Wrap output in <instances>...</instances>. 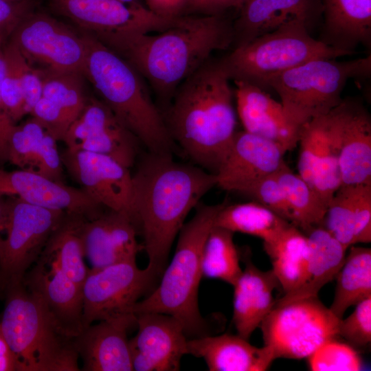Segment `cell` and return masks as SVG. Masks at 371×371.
<instances>
[{
	"instance_id": "6da1fadb",
	"label": "cell",
	"mask_w": 371,
	"mask_h": 371,
	"mask_svg": "<svg viewBox=\"0 0 371 371\" xmlns=\"http://www.w3.org/2000/svg\"><path fill=\"white\" fill-rule=\"evenodd\" d=\"M97 38L139 72L161 111L178 86L214 51L232 46L233 22L224 14L187 15L157 34L124 32Z\"/></svg>"
},
{
	"instance_id": "7a4b0ae2",
	"label": "cell",
	"mask_w": 371,
	"mask_h": 371,
	"mask_svg": "<svg viewBox=\"0 0 371 371\" xmlns=\"http://www.w3.org/2000/svg\"><path fill=\"white\" fill-rule=\"evenodd\" d=\"M133 179L135 224L144 238L148 266L160 276L186 218L217 186L216 175L198 166L177 162L172 155L148 152Z\"/></svg>"
},
{
	"instance_id": "3957f363",
	"label": "cell",
	"mask_w": 371,
	"mask_h": 371,
	"mask_svg": "<svg viewBox=\"0 0 371 371\" xmlns=\"http://www.w3.org/2000/svg\"><path fill=\"white\" fill-rule=\"evenodd\" d=\"M229 81L218 59L211 57L178 86L161 111L176 145L214 175L237 132Z\"/></svg>"
},
{
	"instance_id": "277c9868",
	"label": "cell",
	"mask_w": 371,
	"mask_h": 371,
	"mask_svg": "<svg viewBox=\"0 0 371 371\" xmlns=\"http://www.w3.org/2000/svg\"><path fill=\"white\" fill-rule=\"evenodd\" d=\"M87 47L83 76L101 100L149 153L172 155L176 144L149 87L124 58L94 36L81 31Z\"/></svg>"
},
{
	"instance_id": "5b68a950",
	"label": "cell",
	"mask_w": 371,
	"mask_h": 371,
	"mask_svg": "<svg viewBox=\"0 0 371 371\" xmlns=\"http://www.w3.org/2000/svg\"><path fill=\"white\" fill-rule=\"evenodd\" d=\"M225 203L198 204L194 215L184 223L173 258L164 269L159 285L142 301L133 313H158L171 315L181 324L187 338L208 335V324L198 305V291L203 277L201 257L215 218Z\"/></svg>"
},
{
	"instance_id": "8992f818",
	"label": "cell",
	"mask_w": 371,
	"mask_h": 371,
	"mask_svg": "<svg viewBox=\"0 0 371 371\" xmlns=\"http://www.w3.org/2000/svg\"><path fill=\"white\" fill-rule=\"evenodd\" d=\"M0 328L19 371H78L75 338L54 322L39 297L23 283L5 293Z\"/></svg>"
},
{
	"instance_id": "52a82bcc",
	"label": "cell",
	"mask_w": 371,
	"mask_h": 371,
	"mask_svg": "<svg viewBox=\"0 0 371 371\" xmlns=\"http://www.w3.org/2000/svg\"><path fill=\"white\" fill-rule=\"evenodd\" d=\"M308 23L295 18L248 43L232 49L218 61L229 78L265 88L271 77L318 58L350 55L313 38Z\"/></svg>"
},
{
	"instance_id": "ba28073f",
	"label": "cell",
	"mask_w": 371,
	"mask_h": 371,
	"mask_svg": "<svg viewBox=\"0 0 371 371\" xmlns=\"http://www.w3.org/2000/svg\"><path fill=\"white\" fill-rule=\"evenodd\" d=\"M370 55L347 61L318 58L269 78L265 88L280 96L285 115L297 129L324 115L343 100L341 93L350 78L370 76Z\"/></svg>"
},
{
	"instance_id": "9c48e42d",
	"label": "cell",
	"mask_w": 371,
	"mask_h": 371,
	"mask_svg": "<svg viewBox=\"0 0 371 371\" xmlns=\"http://www.w3.org/2000/svg\"><path fill=\"white\" fill-rule=\"evenodd\" d=\"M339 320L318 297H311L273 306L260 327L275 359H301L339 337Z\"/></svg>"
},
{
	"instance_id": "30bf717a",
	"label": "cell",
	"mask_w": 371,
	"mask_h": 371,
	"mask_svg": "<svg viewBox=\"0 0 371 371\" xmlns=\"http://www.w3.org/2000/svg\"><path fill=\"white\" fill-rule=\"evenodd\" d=\"M5 236L0 241V297L23 281L65 212L8 196Z\"/></svg>"
},
{
	"instance_id": "8fae6325",
	"label": "cell",
	"mask_w": 371,
	"mask_h": 371,
	"mask_svg": "<svg viewBox=\"0 0 371 371\" xmlns=\"http://www.w3.org/2000/svg\"><path fill=\"white\" fill-rule=\"evenodd\" d=\"M157 276L148 266L139 269L136 261L89 269L82 284L84 328L95 322L135 316V305Z\"/></svg>"
},
{
	"instance_id": "7c38bea8",
	"label": "cell",
	"mask_w": 371,
	"mask_h": 371,
	"mask_svg": "<svg viewBox=\"0 0 371 371\" xmlns=\"http://www.w3.org/2000/svg\"><path fill=\"white\" fill-rule=\"evenodd\" d=\"M8 41L36 69L83 75L87 47L82 34L47 14L30 12Z\"/></svg>"
},
{
	"instance_id": "4fadbf2b",
	"label": "cell",
	"mask_w": 371,
	"mask_h": 371,
	"mask_svg": "<svg viewBox=\"0 0 371 371\" xmlns=\"http://www.w3.org/2000/svg\"><path fill=\"white\" fill-rule=\"evenodd\" d=\"M60 157L69 175L95 203L128 215L135 224L130 168L109 156L82 150L67 148Z\"/></svg>"
},
{
	"instance_id": "5bb4252c",
	"label": "cell",
	"mask_w": 371,
	"mask_h": 371,
	"mask_svg": "<svg viewBox=\"0 0 371 371\" xmlns=\"http://www.w3.org/2000/svg\"><path fill=\"white\" fill-rule=\"evenodd\" d=\"M51 8L68 18L83 32L95 37L123 32H161L176 25L179 18L160 17L139 3L117 0H48Z\"/></svg>"
},
{
	"instance_id": "9a60e30c",
	"label": "cell",
	"mask_w": 371,
	"mask_h": 371,
	"mask_svg": "<svg viewBox=\"0 0 371 371\" xmlns=\"http://www.w3.org/2000/svg\"><path fill=\"white\" fill-rule=\"evenodd\" d=\"M67 148L105 155L131 168L139 153L138 138L102 100L89 98L63 141Z\"/></svg>"
},
{
	"instance_id": "2e32d148",
	"label": "cell",
	"mask_w": 371,
	"mask_h": 371,
	"mask_svg": "<svg viewBox=\"0 0 371 371\" xmlns=\"http://www.w3.org/2000/svg\"><path fill=\"white\" fill-rule=\"evenodd\" d=\"M138 331L129 340L133 370L177 371L187 354L188 338L174 317L158 313L135 314Z\"/></svg>"
},
{
	"instance_id": "e0dca14e",
	"label": "cell",
	"mask_w": 371,
	"mask_h": 371,
	"mask_svg": "<svg viewBox=\"0 0 371 371\" xmlns=\"http://www.w3.org/2000/svg\"><path fill=\"white\" fill-rule=\"evenodd\" d=\"M14 196L32 205L65 212L87 221L106 209L80 188L69 186L38 174L19 169H0V196Z\"/></svg>"
},
{
	"instance_id": "ac0fdd59",
	"label": "cell",
	"mask_w": 371,
	"mask_h": 371,
	"mask_svg": "<svg viewBox=\"0 0 371 371\" xmlns=\"http://www.w3.org/2000/svg\"><path fill=\"white\" fill-rule=\"evenodd\" d=\"M286 150L278 143L237 131L217 173V186L235 191L259 178L273 175L286 163Z\"/></svg>"
},
{
	"instance_id": "d6986e66",
	"label": "cell",
	"mask_w": 371,
	"mask_h": 371,
	"mask_svg": "<svg viewBox=\"0 0 371 371\" xmlns=\"http://www.w3.org/2000/svg\"><path fill=\"white\" fill-rule=\"evenodd\" d=\"M339 135L341 185L371 184V118L355 98L343 99L331 110Z\"/></svg>"
},
{
	"instance_id": "ffe728a7",
	"label": "cell",
	"mask_w": 371,
	"mask_h": 371,
	"mask_svg": "<svg viewBox=\"0 0 371 371\" xmlns=\"http://www.w3.org/2000/svg\"><path fill=\"white\" fill-rule=\"evenodd\" d=\"M23 283L34 291L57 326L75 338L83 330L82 287L56 265L38 260Z\"/></svg>"
},
{
	"instance_id": "44dd1931",
	"label": "cell",
	"mask_w": 371,
	"mask_h": 371,
	"mask_svg": "<svg viewBox=\"0 0 371 371\" xmlns=\"http://www.w3.org/2000/svg\"><path fill=\"white\" fill-rule=\"evenodd\" d=\"M138 229L127 214L105 210L98 217L85 221L82 227L85 258L92 269L136 261L144 249L137 240Z\"/></svg>"
},
{
	"instance_id": "7402d4cb",
	"label": "cell",
	"mask_w": 371,
	"mask_h": 371,
	"mask_svg": "<svg viewBox=\"0 0 371 371\" xmlns=\"http://www.w3.org/2000/svg\"><path fill=\"white\" fill-rule=\"evenodd\" d=\"M233 81L236 111L244 131L275 142L286 152L296 147L300 130L289 122L282 104L256 85Z\"/></svg>"
},
{
	"instance_id": "603a6c76",
	"label": "cell",
	"mask_w": 371,
	"mask_h": 371,
	"mask_svg": "<svg viewBox=\"0 0 371 371\" xmlns=\"http://www.w3.org/2000/svg\"><path fill=\"white\" fill-rule=\"evenodd\" d=\"M135 323L129 316L99 321L85 328L75 337V346L84 371H132L127 331Z\"/></svg>"
},
{
	"instance_id": "cb8c5ba5",
	"label": "cell",
	"mask_w": 371,
	"mask_h": 371,
	"mask_svg": "<svg viewBox=\"0 0 371 371\" xmlns=\"http://www.w3.org/2000/svg\"><path fill=\"white\" fill-rule=\"evenodd\" d=\"M186 348L187 354L202 358L210 371H265L275 360L268 346H253L238 334L189 339Z\"/></svg>"
},
{
	"instance_id": "d4e9b609",
	"label": "cell",
	"mask_w": 371,
	"mask_h": 371,
	"mask_svg": "<svg viewBox=\"0 0 371 371\" xmlns=\"http://www.w3.org/2000/svg\"><path fill=\"white\" fill-rule=\"evenodd\" d=\"M305 234L309 250L302 279L296 288L276 300L273 306L318 297L320 290L335 279L343 265L347 249L322 225L311 228Z\"/></svg>"
},
{
	"instance_id": "484cf974",
	"label": "cell",
	"mask_w": 371,
	"mask_h": 371,
	"mask_svg": "<svg viewBox=\"0 0 371 371\" xmlns=\"http://www.w3.org/2000/svg\"><path fill=\"white\" fill-rule=\"evenodd\" d=\"M279 282L272 269L262 271L246 258L234 286L233 322L238 335L248 339L273 308V290Z\"/></svg>"
},
{
	"instance_id": "4316f807",
	"label": "cell",
	"mask_w": 371,
	"mask_h": 371,
	"mask_svg": "<svg viewBox=\"0 0 371 371\" xmlns=\"http://www.w3.org/2000/svg\"><path fill=\"white\" fill-rule=\"evenodd\" d=\"M320 41L350 55L359 45L370 47L371 0H322Z\"/></svg>"
},
{
	"instance_id": "83f0119b",
	"label": "cell",
	"mask_w": 371,
	"mask_h": 371,
	"mask_svg": "<svg viewBox=\"0 0 371 371\" xmlns=\"http://www.w3.org/2000/svg\"><path fill=\"white\" fill-rule=\"evenodd\" d=\"M313 0H249L233 22V48L270 32L287 21L298 18L308 23L313 13Z\"/></svg>"
},
{
	"instance_id": "f1b7e54d",
	"label": "cell",
	"mask_w": 371,
	"mask_h": 371,
	"mask_svg": "<svg viewBox=\"0 0 371 371\" xmlns=\"http://www.w3.org/2000/svg\"><path fill=\"white\" fill-rule=\"evenodd\" d=\"M85 218L65 214L52 233L38 260L58 267L69 278L82 287L89 268L85 262L81 230Z\"/></svg>"
},
{
	"instance_id": "f546056e",
	"label": "cell",
	"mask_w": 371,
	"mask_h": 371,
	"mask_svg": "<svg viewBox=\"0 0 371 371\" xmlns=\"http://www.w3.org/2000/svg\"><path fill=\"white\" fill-rule=\"evenodd\" d=\"M291 225L293 224L257 201L232 205L225 203L214 224L234 233L258 237L263 240L264 245L276 242Z\"/></svg>"
},
{
	"instance_id": "4dcf8cb0",
	"label": "cell",
	"mask_w": 371,
	"mask_h": 371,
	"mask_svg": "<svg viewBox=\"0 0 371 371\" xmlns=\"http://www.w3.org/2000/svg\"><path fill=\"white\" fill-rule=\"evenodd\" d=\"M336 276L333 302L329 307L339 319L346 310L371 297V249L350 246Z\"/></svg>"
},
{
	"instance_id": "1f68e13d",
	"label": "cell",
	"mask_w": 371,
	"mask_h": 371,
	"mask_svg": "<svg viewBox=\"0 0 371 371\" xmlns=\"http://www.w3.org/2000/svg\"><path fill=\"white\" fill-rule=\"evenodd\" d=\"M271 259L272 270L284 294L299 284L308 256L306 235L291 225L272 244L264 245Z\"/></svg>"
},
{
	"instance_id": "d6a6232c",
	"label": "cell",
	"mask_w": 371,
	"mask_h": 371,
	"mask_svg": "<svg viewBox=\"0 0 371 371\" xmlns=\"http://www.w3.org/2000/svg\"><path fill=\"white\" fill-rule=\"evenodd\" d=\"M293 216V225L305 233L322 225L327 205L313 188L285 164L275 173Z\"/></svg>"
},
{
	"instance_id": "836d02e7",
	"label": "cell",
	"mask_w": 371,
	"mask_h": 371,
	"mask_svg": "<svg viewBox=\"0 0 371 371\" xmlns=\"http://www.w3.org/2000/svg\"><path fill=\"white\" fill-rule=\"evenodd\" d=\"M234 232L213 226L206 240L202 257L203 277L216 278L234 286L242 274Z\"/></svg>"
},
{
	"instance_id": "e575fe53",
	"label": "cell",
	"mask_w": 371,
	"mask_h": 371,
	"mask_svg": "<svg viewBox=\"0 0 371 371\" xmlns=\"http://www.w3.org/2000/svg\"><path fill=\"white\" fill-rule=\"evenodd\" d=\"M48 131L34 117L14 124L5 142L6 160L20 169L36 173Z\"/></svg>"
},
{
	"instance_id": "d590c367",
	"label": "cell",
	"mask_w": 371,
	"mask_h": 371,
	"mask_svg": "<svg viewBox=\"0 0 371 371\" xmlns=\"http://www.w3.org/2000/svg\"><path fill=\"white\" fill-rule=\"evenodd\" d=\"M326 134L315 167L312 187L323 201L328 203L341 186L339 170V135L330 111L324 115Z\"/></svg>"
},
{
	"instance_id": "8d00e7d4",
	"label": "cell",
	"mask_w": 371,
	"mask_h": 371,
	"mask_svg": "<svg viewBox=\"0 0 371 371\" xmlns=\"http://www.w3.org/2000/svg\"><path fill=\"white\" fill-rule=\"evenodd\" d=\"M38 70V69H37ZM43 85V96L56 102L72 122L79 116L88 98L82 74L38 70Z\"/></svg>"
},
{
	"instance_id": "74e56055",
	"label": "cell",
	"mask_w": 371,
	"mask_h": 371,
	"mask_svg": "<svg viewBox=\"0 0 371 371\" xmlns=\"http://www.w3.org/2000/svg\"><path fill=\"white\" fill-rule=\"evenodd\" d=\"M357 185H341L329 201L322 225L347 249L354 245Z\"/></svg>"
},
{
	"instance_id": "f35d334b",
	"label": "cell",
	"mask_w": 371,
	"mask_h": 371,
	"mask_svg": "<svg viewBox=\"0 0 371 371\" xmlns=\"http://www.w3.org/2000/svg\"><path fill=\"white\" fill-rule=\"evenodd\" d=\"M306 359L312 371H359L363 368L358 351L337 338L326 341Z\"/></svg>"
},
{
	"instance_id": "ab89813d",
	"label": "cell",
	"mask_w": 371,
	"mask_h": 371,
	"mask_svg": "<svg viewBox=\"0 0 371 371\" xmlns=\"http://www.w3.org/2000/svg\"><path fill=\"white\" fill-rule=\"evenodd\" d=\"M325 134L324 115L311 120L300 130L297 174L311 186Z\"/></svg>"
},
{
	"instance_id": "60d3db41",
	"label": "cell",
	"mask_w": 371,
	"mask_h": 371,
	"mask_svg": "<svg viewBox=\"0 0 371 371\" xmlns=\"http://www.w3.org/2000/svg\"><path fill=\"white\" fill-rule=\"evenodd\" d=\"M6 68L1 86V99L14 124L27 114L18 68V48L8 41L3 45Z\"/></svg>"
},
{
	"instance_id": "b9f144b4",
	"label": "cell",
	"mask_w": 371,
	"mask_h": 371,
	"mask_svg": "<svg viewBox=\"0 0 371 371\" xmlns=\"http://www.w3.org/2000/svg\"><path fill=\"white\" fill-rule=\"evenodd\" d=\"M237 192L252 196L257 202L293 225L292 212L275 174L248 183Z\"/></svg>"
},
{
	"instance_id": "7bdbcfd3",
	"label": "cell",
	"mask_w": 371,
	"mask_h": 371,
	"mask_svg": "<svg viewBox=\"0 0 371 371\" xmlns=\"http://www.w3.org/2000/svg\"><path fill=\"white\" fill-rule=\"evenodd\" d=\"M355 306L350 315L339 320L338 336L357 350L368 348L371 342V297Z\"/></svg>"
},
{
	"instance_id": "ee69618b",
	"label": "cell",
	"mask_w": 371,
	"mask_h": 371,
	"mask_svg": "<svg viewBox=\"0 0 371 371\" xmlns=\"http://www.w3.org/2000/svg\"><path fill=\"white\" fill-rule=\"evenodd\" d=\"M30 114L39 121L57 141H63L72 124L71 119L56 102L43 96L36 103Z\"/></svg>"
},
{
	"instance_id": "f6af8a7d",
	"label": "cell",
	"mask_w": 371,
	"mask_h": 371,
	"mask_svg": "<svg viewBox=\"0 0 371 371\" xmlns=\"http://www.w3.org/2000/svg\"><path fill=\"white\" fill-rule=\"evenodd\" d=\"M371 241V184L357 185L353 244Z\"/></svg>"
},
{
	"instance_id": "bcb514c9",
	"label": "cell",
	"mask_w": 371,
	"mask_h": 371,
	"mask_svg": "<svg viewBox=\"0 0 371 371\" xmlns=\"http://www.w3.org/2000/svg\"><path fill=\"white\" fill-rule=\"evenodd\" d=\"M17 62L25 111L28 114L43 96L42 80L38 70L26 60L19 50Z\"/></svg>"
},
{
	"instance_id": "7dc6e473",
	"label": "cell",
	"mask_w": 371,
	"mask_h": 371,
	"mask_svg": "<svg viewBox=\"0 0 371 371\" xmlns=\"http://www.w3.org/2000/svg\"><path fill=\"white\" fill-rule=\"evenodd\" d=\"M30 12V0L16 3L0 0V42H7L18 25Z\"/></svg>"
},
{
	"instance_id": "c3c4849f",
	"label": "cell",
	"mask_w": 371,
	"mask_h": 371,
	"mask_svg": "<svg viewBox=\"0 0 371 371\" xmlns=\"http://www.w3.org/2000/svg\"><path fill=\"white\" fill-rule=\"evenodd\" d=\"M249 0H189L185 12L187 15L224 14L230 8L240 9Z\"/></svg>"
},
{
	"instance_id": "681fc988",
	"label": "cell",
	"mask_w": 371,
	"mask_h": 371,
	"mask_svg": "<svg viewBox=\"0 0 371 371\" xmlns=\"http://www.w3.org/2000/svg\"><path fill=\"white\" fill-rule=\"evenodd\" d=\"M146 8L153 14L167 19L185 16L189 0H144Z\"/></svg>"
},
{
	"instance_id": "f907efd6",
	"label": "cell",
	"mask_w": 371,
	"mask_h": 371,
	"mask_svg": "<svg viewBox=\"0 0 371 371\" xmlns=\"http://www.w3.org/2000/svg\"><path fill=\"white\" fill-rule=\"evenodd\" d=\"M4 44L0 42V148L5 155L6 139L11 128L16 124L9 117L1 99V86L6 68Z\"/></svg>"
},
{
	"instance_id": "816d5d0a",
	"label": "cell",
	"mask_w": 371,
	"mask_h": 371,
	"mask_svg": "<svg viewBox=\"0 0 371 371\" xmlns=\"http://www.w3.org/2000/svg\"><path fill=\"white\" fill-rule=\"evenodd\" d=\"M0 371H19L16 359L0 328Z\"/></svg>"
},
{
	"instance_id": "f5cc1de1",
	"label": "cell",
	"mask_w": 371,
	"mask_h": 371,
	"mask_svg": "<svg viewBox=\"0 0 371 371\" xmlns=\"http://www.w3.org/2000/svg\"><path fill=\"white\" fill-rule=\"evenodd\" d=\"M8 215V199L3 196H0V241L3 238V234L5 233Z\"/></svg>"
},
{
	"instance_id": "db71d44e",
	"label": "cell",
	"mask_w": 371,
	"mask_h": 371,
	"mask_svg": "<svg viewBox=\"0 0 371 371\" xmlns=\"http://www.w3.org/2000/svg\"><path fill=\"white\" fill-rule=\"evenodd\" d=\"M126 4H131L135 3H139L137 0H117Z\"/></svg>"
},
{
	"instance_id": "11a10c76",
	"label": "cell",
	"mask_w": 371,
	"mask_h": 371,
	"mask_svg": "<svg viewBox=\"0 0 371 371\" xmlns=\"http://www.w3.org/2000/svg\"><path fill=\"white\" fill-rule=\"evenodd\" d=\"M3 159H5V155H4L3 152V150L0 148V160H3Z\"/></svg>"
},
{
	"instance_id": "9f6ffc18",
	"label": "cell",
	"mask_w": 371,
	"mask_h": 371,
	"mask_svg": "<svg viewBox=\"0 0 371 371\" xmlns=\"http://www.w3.org/2000/svg\"><path fill=\"white\" fill-rule=\"evenodd\" d=\"M4 1L16 3V2H21V1H24L27 0H4Z\"/></svg>"
}]
</instances>
